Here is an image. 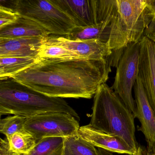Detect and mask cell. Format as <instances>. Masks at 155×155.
<instances>
[{"label":"cell","mask_w":155,"mask_h":155,"mask_svg":"<svg viewBox=\"0 0 155 155\" xmlns=\"http://www.w3.org/2000/svg\"><path fill=\"white\" fill-rule=\"evenodd\" d=\"M107 59L41 60L12 77L49 97L91 99L111 71Z\"/></svg>","instance_id":"obj_1"},{"label":"cell","mask_w":155,"mask_h":155,"mask_svg":"<svg viewBox=\"0 0 155 155\" xmlns=\"http://www.w3.org/2000/svg\"><path fill=\"white\" fill-rule=\"evenodd\" d=\"M89 125L96 129L114 135L124 140L137 152L135 116L117 94L106 83L94 95Z\"/></svg>","instance_id":"obj_2"},{"label":"cell","mask_w":155,"mask_h":155,"mask_svg":"<svg viewBox=\"0 0 155 155\" xmlns=\"http://www.w3.org/2000/svg\"><path fill=\"white\" fill-rule=\"evenodd\" d=\"M68 113L80 121V117L63 98L49 97L14 79L0 81V115L23 116L26 118L48 112Z\"/></svg>","instance_id":"obj_3"},{"label":"cell","mask_w":155,"mask_h":155,"mask_svg":"<svg viewBox=\"0 0 155 155\" xmlns=\"http://www.w3.org/2000/svg\"><path fill=\"white\" fill-rule=\"evenodd\" d=\"M108 44L112 53L139 42L155 16V1L116 0Z\"/></svg>","instance_id":"obj_4"},{"label":"cell","mask_w":155,"mask_h":155,"mask_svg":"<svg viewBox=\"0 0 155 155\" xmlns=\"http://www.w3.org/2000/svg\"><path fill=\"white\" fill-rule=\"evenodd\" d=\"M2 7L14 10L17 14L31 19L48 30L51 34L67 36L76 27L72 20L51 0L6 1Z\"/></svg>","instance_id":"obj_5"},{"label":"cell","mask_w":155,"mask_h":155,"mask_svg":"<svg viewBox=\"0 0 155 155\" xmlns=\"http://www.w3.org/2000/svg\"><path fill=\"white\" fill-rule=\"evenodd\" d=\"M76 27H86L111 21L116 0H51Z\"/></svg>","instance_id":"obj_6"},{"label":"cell","mask_w":155,"mask_h":155,"mask_svg":"<svg viewBox=\"0 0 155 155\" xmlns=\"http://www.w3.org/2000/svg\"><path fill=\"white\" fill-rule=\"evenodd\" d=\"M140 41L128 45L118 62L115 81L111 88L136 118V102L132 89L139 77Z\"/></svg>","instance_id":"obj_7"},{"label":"cell","mask_w":155,"mask_h":155,"mask_svg":"<svg viewBox=\"0 0 155 155\" xmlns=\"http://www.w3.org/2000/svg\"><path fill=\"white\" fill-rule=\"evenodd\" d=\"M79 121L64 112L43 113L27 118L24 128L33 136L38 143L48 137H66L78 134Z\"/></svg>","instance_id":"obj_8"},{"label":"cell","mask_w":155,"mask_h":155,"mask_svg":"<svg viewBox=\"0 0 155 155\" xmlns=\"http://www.w3.org/2000/svg\"><path fill=\"white\" fill-rule=\"evenodd\" d=\"M136 118L139 120L138 130L145 136L147 144V154L155 153V113L151 107L139 78L134 85Z\"/></svg>","instance_id":"obj_9"},{"label":"cell","mask_w":155,"mask_h":155,"mask_svg":"<svg viewBox=\"0 0 155 155\" xmlns=\"http://www.w3.org/2000/svg\"><path fill=\"white\" fill-rule=\"evenodd\" d=\"M46 43L61 46L84 59L93 60L107 59L112 54L108 43L94 40H70L57 35L49 36Z\"/></svg>","instance_id":"obj_10"},{"label":"cell","mask_w":155,"mask_h":155,"mask_svg":"<svg viewBox=\"0 0 155 155\" xmlns=\"http://www.w3.org/2000/svg\"><path fill=\"white\" fill-rule=\"evenodd\" d=\"M139 78L155 113V43L145 36L140 41Z\"/></svg>","instance_id":"obj_11"},{"label":"cell","mask_w":155,"mask_h":155,"mask_svg":"<svg viewBox=\"0 0 155 155\" xmlns=\"http://www.w3.org/2000/svg\"><path fill=\"white\" fill-rule=\"evenodd\" d=\"M47 38H0V57L38 58L40 50Z\"/></svg>","instance_id":"obj_12"},{"label":"cell","mask_w":155,"mask_h":155,"mask_svg":"<svg viewBox=\"0 0 155 155\" xmlns=\"http://www.w3.org/2000/svg\"><path fill=\"white\" fill-rule=\"evenodd\" d=\"M78 134L97 148L112 153L135 155L133 150L124 140L118 137L94 128L89 124L80 127Z\"/></svg>","instance_id":"obj_13"},{"label":"cell","mask_w":155,"mask_h":155,"mask_svg":"<svg viewBox=\"0 0 155 155\" xmlns=\"http://www.w3.org/2000/svg\"><path fill=\"white\" fill-rule=\"evenodd\" d=\"M51 33L34 21L18 15L12 23L0 28V38L48 37Z\"/></svg>","instance_id":"obj_14"},{"label":"cell","mask_w":155,"mask_h":155,"mask_svg":"<svg viewBox=\"0 0 155 155\" xmlns=\"http://www.w3.org/2000/svg\"><path fill=\"white\" fill-rule=\"evenodd\" d=\"M111 21L86 27H75L67 36L70 40H94L108 43L111 31Z\"/></svg>","instance_id":"obj_15"},{"label":"cell","mask_w":155,"mask_h":155,"mask_svg":"<svg viewBox=\"0 0 155 155\" xmlns=\"http://www.w3.org/2000/svg\"><path fill=\"white\" fill-rule=\"evenodd\" d=\"M35 58L0 57V81L12 78L39 61Z\"/></svg>","instance_id":"obj_16"},{"label":"cell","mask_w":155,"mask_h":155,"mask_svg":"<svg viewBox=\"0 0 155 155\" xmlns=\"http://www.w3.org/2000/svg\"><path fill=\"white\" fill-rule=\"evenodd\" d=\"M62 155H98V150L77 134L63 137Z\"/></svg>","instance_id":"obj_17"},{"label":"cell","mask_w":155,"mask_h":155,"mask_svg":"<svg viewBox=\"0 0 155 155\" xmlns=\"http://www.w3.org/2000/svg\"><path fill=\"white\" fill-rule=\"evenodd\" d=\"M7 139L10 150L18 155H28L37 146L35 138L29 133H15Z\"/></svg>","instance_id":"obj_18"},{"label":"cell","mask_w":155,"mask_h":155,"mask_svg":"<svg viewBox=\"0 0 155 155\" xmlns=\"http://www.w3.org/2000/svg\"><path fill=\"white\" fill-rule=\"evenodd\" d=\"M38 58L41 60H70L84 59L61 46L45 42L40 50Z\"/></svg>","instance_id":"obj_19"},{"label":"cell","mask_w":155,"mask_h":155,"mask_svg":"<svg viewBox=\"0 0 155 155\" xmlns=\"http://www.w3.org/2000/svg\"><path fill=\"white\" fill-rule=\"evenodd\" d=\"M63 138L58 137L43 139L28 155H62Z\"/></svg>","instance_id":"obj_20"},{"label":"cell","mask_w":155,"mask_h":155,"mask_svg":"<svg viewBox=\"0 0 155 155\" xmlns=\"http://www.w3.org/2000/svg\"><path fill=\"white\" fill-rule=\"evenodd\" d=\"M27 118L23 116H10L0 121V132L8 138L16 133H28L24 128Z\"/></svg>","instance_id":"obj_21"},{"label":"cell","mask_w":155,"mask_h":155,"mask_svg":"<svg viewBox=\"0 0 155 155\" xmlns=\"http://www.w3.org/2000/svg\"><path fill=\"white\" fill-rule=\"evenodd\" d=\"M18 16L14 10L0 6V28L15 21Z\"/></svg>","instance_id":"obj_22"},{"label":"cell","mask_w":155,"mask_h":155,"mask_svg":"<svg viewBox=\"0 0 155 155\" xmlns=\"http://www.w3.org/2000/svg\"><path fill=\"white\" fill-rule=\"evenodd\" d=\"M144 36L151 41H155V16L145 30Z\"/></svg>","instance_id":"obj_23"},{"label":"cell","mask_w":155,"mask_h":155,"mask_svg":"<svg viewBox=\"0 0 155 155\" xmlns=\"http://www.w3.org/2000/svg\"><path fill=\"white\" fill-rule=\"evenodd\" d=\"M0 155H20L13 153L10 150L9 143L7 138L1 139L0 141Z\"/></svg>","instance_id":"obj_24"},{"label":"cell","mask_w":155,"mask_h":155,"mask_svg":"<svg viewBox=\"0 0 155 155\" xmlns=\"http://www.w3.org/2000/svg\"><path fill=\"white\" fill-rule=\"evenodd\" d=\"M98 150V155H114L112 152L108 150H105L103 149L97 148Z\"/></svg>","instance_id":"obj_25"},{"label":"cell","mask_w":155,"mask_h":155,"mask_svg":"<svg viewBox=\"0 0 155 155\" xmlns=\"http://www.w3.org/2000/svg\"><path fill=\"white\" fill-rule=\"evenodd\" d=\"M135 155H155V153H154V154H150V155H148V154H147L146 152L145 151H143L142 149H141L140 147H138V148L137 150V152H136V154H135Z\"/></svg>","instance_id":"obj_26"},{"label":"cell","mask_w":155,"mask_h":155,"mask_svg":"<svg viewBox=\"0 0 155 155\" xmlns=\"http://www.w3.org/2000/svg\"><path fill=\"white\" fill-rule=\"evenodd\" d=\"M153 41V42H154V43H155V41Z\"/></svg>","instance_id":"obj_27"}]
</instances>
